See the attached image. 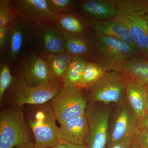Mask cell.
Wrapping results in <instances>:
<instances>
[{"label": "cell", "instance_id": "cell-33", "mask_svg": "<svg viewBox=\"0 0 148 148\" xmlns=\"http://www.w3.org/2000/svg\"><path fill=\"white\" fill-rule=\"evenodd\" d=\"M146 112H148V88H146Z\"/></svg>", "mask_w": 148, "mask_h": 148}, {"label": "cell", "instance_id": "cell-30", "mask_svg": "<svg viewBox=\"0 0 148 148\" xmlns=\"http://www.w3.org/2000/svg\"><path fill=\"white\" fill-rule=\"evenodd\" d=\"M50 148H88L86 145H77L60 141L56 145Z\"/></svg>", "mask_w": 148, "mask_h": 148}, {"label": "cell", "instance_id": "cell-15", "mask_svg": "<svg viewBox=\"0 0 148 148\" xmlns=\"http://www.w3.org/2000/svg\"><path fill=\"white\" fill-rule=\"evenodd\" d=\"M75 10L89 21L111 20L118 14L113 0L76 1Z\"/></svg>", "mask_w": 148, "mask_h": 148}, {"label": "cell", "instance_id": "cell-32", "mask_svg": "<svg viewBox=\"0 0 148 148\" xmlns=\"http://www.w3.org/2000/svg\"><path fill=\"white\" fill-rule=\"evenodd\" d=\"M16 148H35L34 144L33 142L16 147Z\"/></svg>", "mask_w": 148, "mask_h": 148}, {"label": "cell", "instance_id": "cell-26", "mask_svg": "<svg viewBox=\"0 0 148 148\" xmlns=\"http://www.w3.org/2000/svg\"><path fill=\"white\" fill-rule=\"evenodd\" d=\"M49 10L56 15L65 14L75 10L76 1L47 0Z\"/></svg>", "mask_w": 148, "mask_h": 148}, {"label": "cell", "instance_id": "cell-1", "mask_svg": "<svg viewBox=\"0 0 148 148\" xmlns=\"http://www.w3.org/2000/svg\"><path fill=\"white\" fill-rule=\"evenodd\" d=\"M109 121L108 148L120 145L129 148L135 141L139 128V117L126 98L116 105Z\"/></svg>", "mask_w": 148, "mask_h": 148}, {"label": "cell", "instance_id": "cell-34", "mask_svg": "<svg viewBox=\"0 0 148 148\" xmlns=\"http://www.w3.org/2000/svg\"><path fill=\"white\" fill-rule=\"evenodd\" d=\"M129 148H143L141 147H140V146H138V145H137V144H136L134 142L130 146V147H129Z\"/></svg>", "mask_w": 148, "mask_h": 148}, {"label": "cell", "instance_id": "cell-3", "mask_svg": "<svg viewBox=\"0 0 148 148\" xmlns=\"http://www.w3.org/2000/svg\"><path fill=\"white\" fill-rule=\"evenodd\" d=\"M18 108L3 111L0 115V148H13L32 142V132Z\"/></svg>", "mask_w": 148, "mask_h": 148}, {"label": "cell", "instance_id": "cell-27", "mask_svg": "<svg viewBox=\"0 0 148 148\" xmlns=\"http://www.w3.org/2000/svg\"><path fill=\"white\" fill-rule=\"evenodd\" d=\"M14 79L11 73L10 66L5 62H1L0 67V101H1L5 91L10 87Z\"/></svg>", "mask_w": 148, "mask_h": 148}, {"label": "cell", "instance_id": "cell-31", "mask_svg": "<svg viewBox=\"0 0 148 148\" xmlns=\"http://www.w3.org/2000/svg\"><path fill=\"white\" fill-rule=\"evenodd\" d=\"M138 127L140 130L148 131V112H146L143 116L139 118Z\"/></svg>", "mask_w": 148, "mask_h": 148}, {"label": "cell", "instance_id": "cell-29", "mask_svg": "<svg viewBox=\"0 0 148 148\" xmlns=\"http://www.w3.org/2000/svg\"><path fill=\"white\" fill-rule=\"evenodd\" d=\"M9 27L0 28V49L3 51L5 49L8 41Z\"/></svg>", "mask_w": 148, "mask_h": 148}, {"label": "cell", "instance_id": "cell-36", "mask_svg": "<svg viewBox=\"0 0 148 148\" xmlns=\"http://www.w3.org/2000/svg\"><path fill=\"white\" fill-rule=\"evenodd\" d=\"M144 18H145V20L148 25V12L144 16Z\"/></svg>", "mask_w": 148, "mask_h": 148}, {"label": "cell", "instance_id": "cell-24", "mask_svg": "<svg viewBox=\"0 0 148 148\" xmlns=\"http://www.w3.org/2000/svg\"><path fill=\"white\" fill-rule=\"evenodd\" d=\"M118 13L127 12L144 16L148 12V0H113Z\"/></svg>", "mask_w": 148, "mask_h": 148}, {"label": "cell", "instance_id": "cell-16", "mask_svg": "<svg viewBox=\"0 0 148 148\" xmlns=\"http://www.w3.org/2000/svg\"><path fill=\"white\" fill-rule=\"evenodd\" d=\"M60 141L86 145L89 135V127L85 115L73 118L58 127Z\"/></svg>", "mask_w": 148, "mask_h": 148}, {"label": "cell", "instance_id": "cell-22", "mask_svg": "<svg viewBox=\"0 0 148 148\" xmlns=\"http://www.w3.org/2000/svg\"><path fill=\"white\" fill-rule=\"evenodd\" d=\"M88 61L84 58L73 57L63 79V86H78Z\"/></svg>", "mask_w": 148, "mask_h": 148}, {"label": "cell", "instance_id": "cell-9", "mask_svg": "<svg viewBox=\"0 0 148 148\" xmlns=\"http://www.w3.org/2000/svg\"><path fill=\"white\" fill-rule=\"evenodd\" d=\"M29 29L33 52L43 57L66 51L64 36L52 24H36Z\"/></svg>", "mask_w": 148, "mask_h": 148}, {"label": "cell", "instance_id": "cell-7", "mask_svg": "<svg viewBox=\"0 0 148 148\" xmlns=\"http://www.w3.org/2000/svg\"><path fill=\"white\" fill-rule=\"evenodd\" d=\"M101 103L92 102L87 105L84 115L89 127L88 148H108L111 108Z\"/></svg>", "mask_w": 148, "mask_h": 148}, {"label": "cell", "instance_id": "cell-19", "mask_svg": "<svg viewBox=\"0 0 148 148\" xmlns=\"http://www.w3.org/2000/svg\"><path fill=\"white\" fill-rule=\"evenodd\" d=\"M66 51L73 57H81L95 63V46L93 39L64 36Z\"/></svg>", "mask_w": 148, "mask_h": 148}, {"label": "cell", "instance_id": "cell-17", "mask_svg": "<svg viewBox=\"0 0 148 148\" xmlns=\"http://www.w3.org/2000/svg\"><path fill=\"white\" fill-rule=\"evenodd\" d=\"M125 77L148 88V61L135 56L124 61L118 70Z\"/></svg>", "mask_w": 148, "mask_h": 148}, {"label": "cell", "instance_id": "cell-4", "mask_svg": "<svg viewBox=\"0 0 148 148\" xmlns=\"http://www.w3.org/2000/svg\"><path fill=\"white\" fill-rule=\"evenodd\" d=\"M45 104L35 111L28 122L34 138L35 148H51L60 141L51 104Z\"/></svg>", "mask_w": 148, "mask_h": 148}, {"label": "cell", "instance_id": "cell-28", "mask_svg": "<svg viewBox=\"0 0 148 148\" xmlns=\"http://www.w3.org/2000/svg\"><path fill=\"white\" fill-rule=\"evenodd\" d=\"M134 142L143 148H148V131L139 130Z\"/></svg>", "mask_w": 148, "mask_h": 148}, {"label": "cell", "instance_id": "cell-14", "mask_svg": "<svg viewBox=\"0 0 148 148\" xmlns=\"http://www.w3.org/2000/svg\"><path fill=\"white\" fill-rule=\"evenodd\" d=\"M28 38H30L29 27L16 16L10 27L8 41L5 49L7 50L5 62L10 66L19 64L24 56L23 53Z\"/></svg>", "mask_w": 148, "mask_h": 148}, {"label": "cell", "instance_id": "cell-18", "mask_svg": "<svg viewBox=\"0 0 148 148\" xmlns=\"http://www.w3.org/2000/svg\"><path fill=\"white\" fill-rule=\"evenodd\" d=\"M89 21L95 32L106 36L112 37L123 41L136 49L129 30L123 24L114 19Z\"/></svg>", "mask_w": 148, "mask_h": 148}, {"label": "cell", "instance_id": "cell-8", "mask_svg": "<svg viewBox=\"0 0 148 148\" xmlns=\"http://www.w3.org/2000/svg\"><path fill=\"white\" fill-rule=\"evenodd\" d=\"M63 86L56 84L30 86L18 74L14 77L13 82L10 88L14 103L17 107H21L25 104H45L52 100Z\"/></svg>", "mask_w": 148, "mask_h": 148}, {"label": "cell", "instance_id": "cell-2", "mask_svg": "<svg viewBox=\"0 0 148 148\" xmlns=\"http://www.w3.org/2000/svg\"><path fill=\"white\" fill-rule=\"evenodd\" d=\"M93 41L95 63L101 65L108 71H117L124 61L132 57L140 56L136 49L126 42L94 31Z\"/></svg>", "mask_w": 148, "mask_h": 148}, {"label": "cell", "instance_id": "cell-13", "mask_svg": "<svg viewBox=\"0 0 148 148\" xmlns=\"http://www.w3.org/2000/svg\"><path fill=\"white\" fill-rule=\"evenodd\" d=\"M52 25L64 36L93 38L94 31L90 21L75 10L56 15Z\"/></svg>", "mask_w": 148, "mask_h": 148}, {"label": "cell", "instance_id": "cell-10", "mask_svg": "<svg viewBox=\"0 0 148 148\" xmlns=\"http://www.w3.org/2000/svg\"><path fill=\"white\" fill-rule=\"evenodd\" d=\"M16 69L18 75L30 86H40L52 84H58L51 76L43 58L32 51L30 50L23 56Z\"/></svg>", "mask_w": 148, "mask_h": 148}, {"label": "cell", "instance_id": "cell-25", "mask_svg": "<svg viewBox=\"0 0 148 148\" xmlns=\"http://www.w3.org/2000/svg\"><path fill=\"white\" fill-rule=\"evenodd\" d=\"M16 16L10 0H1L0 28L10 26Z\"/></svg>", "mask_w": 148, "mask_h": 148}, {"label": "cell", "instance_id": "cell-23", "mask_svg": "<svg viewBox=\"0 0 148 148\" xmlns=\"http://www.w3.org/2000/svg\"><path fill=\"white\" fill-rule=\"evenodd\" d=\"M108 71L105 68L97 63L88 62L79 87L84 88L90 86L101 79Z\"/></svg>", "mask_w": 148, "mask_h": 148}, {"label": "cell", "instance_id": "cell-11", "mask_svg": "<svg viewBox=\"0 0 148 148\" xmlns=\"http://www.w3.org/2000/svg\"><path fill=\"white\" fill-rule=\"evenodd\" d=\"M17 17L31 28L36 24H52L56 14L51 12L47 0H10Z\"/></svg>", "mask_w": 148, "mask_h": 148}, {"label": "cell", "instance_id": "cell-21", "mask_svg": "<svg viewBox=\"0 0 148 148\" xmlns=\"http://www.w3.org/2000/svg\"><path fill=\"white\" fill-rule=\"evenodd\" d=\"M49 71L56 83H63L64 76L71 61L73 56L67 51L43 57Z\"/></svg>", "mask_w": 148, "mask_h": 148}, {"label": "cell", "instance_id": "cell-6", "mask_svg": "<svg viewBox=\"0 0 148 148\" xmlns=\"http://www.w3.org/2000/svg\"><path fill=\"white\" fill-rule=\"evenodd\" d=\"M51 101L52 110L60 125L84 115L87 105L82 88L77 86H63Z\"/></svg>", "mask_w": 148, "mask_h": 148}, {"label": "cell", "instance_id": "cell-12", "mask_svg": "<svg viewBox=\"0 0 148 148\" xmlns=\"http://www.w3.org/2000/svg\"><path fill=\"white\" fill-rule=\"evenodd\" d=\"M112 19L127 27L138 54L148 61V25L144 16L136 14L121 12Z\"/></svg>", "mask_w": 148, "mask_h": 148}, {"label": "cell", "instance_id": "cell-5", "mask_svg": "<svg viewBox=\"0 0 148 148\" xmlns=\"http://www.w3.org/2000/svg\"><path fill=\"white\" fill-rule=\"evenodd\" d=\"M125 77L116 71H109L103 77L84 89L86 90L92 102L117 105L125 98Z\"/></svg>", "mask_w": 148, "mask_h": 148}, {"label": "cell", "instance_id": "cell-20", "mask_svg": "<svg viewBox=\"0 0 148 148\" xmlns=\"http://www.w3.org/2000/svg\"><path fill=\"white\" fill-rule=\"evenodd\" d=\"M125 78V98L139 118L146 112V88L127 78Z\"/></svg>", "mask_w": 148, "mask_h": 148}, {"label": "cell", "instance_id": "cell-35", "mask_svg": "<svg viewBox=\"0 0 148 148\" xmlns=\"http://www.w3.org/2000/svg\"><path fill=\"white\" fill-rule=\"evenodd\" d=\"M108 148H129L126 147H124V146H120V145H116L112 146L111 147Z\"/></svg>", "mask_w": 148, "mask_h": 148}]
</instances>
